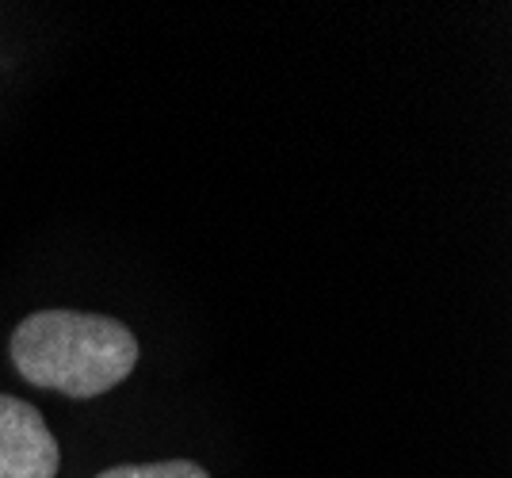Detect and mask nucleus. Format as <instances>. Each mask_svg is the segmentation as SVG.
Instances as JSON below:
<instances>
[{"mask_svg": "<svg viewBox=\"0 0 512 478\" xmlns=\"http://www.w3.org/2000/svg\"><path fill=\"white\" fill-rule=\"evenodd\" d=\"M12 364L27 383L96 398L119 387L138 364V341L123 322L77 310H39L12 333Z\"/></svg>", "mask_w": 512, "mask_h": 478, "instance_id": "1", "label": "nucleus"}, {"mask_svg": "<svg viewBox=\"0 0 512 478\" xmlns=\"http://www.w3.org/2000/svg\"><path fill=\"white\" fill-rule=\"evenodd\" d=\"M58 440L43 413L0 394V478H58Z\"/></svg>", "mask_w": 512, "mask_h": 478, "instance_id": "2", "label": "nucleus"}, {"mask_svg": "<svg viewBox=\"0 0 512 478\" xmlns=\"http://www.w3.org/2000/svg\"><path fill=\"white\" fill-rule=\"evenodd\" d=\"M96 478H211L199 463H188V459H169V463H146V467H107Z\"/></svg>", "mask_w": 512, "mask_h": 478, "instance_id": "3", "label": "nucleus"}]
</instances>
